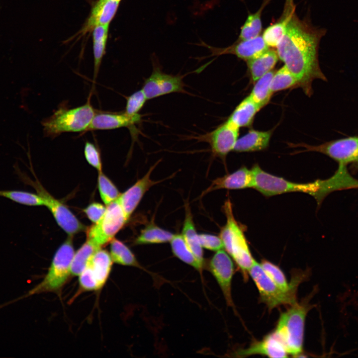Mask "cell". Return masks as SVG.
Returning a JSON list of instances; mask_svg holds the SVG:
<instances>
[{
	"instance_id": "obj_15",
	"label": "cell",
	"mask_w": 358,
	"mask_h": 358,
	"mask_svg": "<svg viewBox=\"0 0 358 358\" xmlns=\"http://www.w3.org/2000/svg\"><path fill=\"white\" fill-rule=\"evenodd\" d=\"M200 45L209 49L211 52L210 56L233 54L246 61L259 56L269 49L263 37L260 35L249 40H237L232 45L225 48L214 47L202 42Z\"/></svg>"
},
{
	"instance_id": "obj_34",
	"label": "cell",
	"mask_w": 358,
	"mask_h": 358,
	"mask_svg": "<svg viewBox=\"0 0 358 358\" xmlns=\"http://www.w3.org/2000/svg\"><path fill=\"white\" fill-rule=\"evenodd\" d=\"M99 249L100 248L87 239L74 254L71 264V275L79 276L85 269L90 257Z\"/></svg>"
},
{
	"instance_id": "obj_35",
	"label": "cell",
	"mask_w": 358,
	"mask_h": 358,
	"mask_svg": "<svg viewBox=\"0 0 358 358\" xmlns=\"http://www.w3.org/2000/svg\"><path fill=\"white\" fill-rule=\"evenodd\" d=\"M294 87H298V81L285 66L274 72L270 83L272 93Z\"/></svg>"
},
{
	"instance_id": "obj_12",
	"label": "cell",
	"mask_w": 358,
	"mask_h": 358,
	"mask_svg": "<svg viewBox=\"0 0 358 358\" xmlns=\"http://www.w3.org/2000/svg\"><path fill=\"white\" fill-rule=\"evenodd\" d=\"M239 133V128L226 120L213 131L194 138L199 142L208 143L212 155L225 163L227 155L233 150Z\"/></svg>"
},
{
	"instance_id": "obj_10",
	"label": "cell",
	"mask_w": 358,
	"mask_h": 358,
	"mask_svg": "<svg viewBox=\"0 0 358 358\" xmlns=\"http://www.w3.org/2000/svg\"><path fill=\"white\" fill-rule=\"evenodd\" d=\"M289 145L291 147H300L305 149L300 152L313 151L325 154L336 161L338 166L354 164L358 159V136H357L334 140L319 145L304 143Z\"/></svg>"
},
{
	"instance_id": "obj_22",
	"label": "cell",
	"mask_w": 358,
	"mask_h": 358,
	"mask_svg": "<svg viewBox=\"0 0 358 358\" xmlns=\"http://www.w3.org/2000/svg\"><path fill=\"white\" fill-rule=\"evenodd\" d=\"M260 264L268 277L283 290L298 287L308 276L306 271L295 270L292 272L291 280L288 282L283 271L278 266L266 260H262Z\"/></svg>"
},
{
	"instance_id": "obj_43",
	"label": "cell",
	"mask_w": 358,
	"mask_h": 358,
	"mask_svg": "<svg viewBox=\"0 0 358 358\" xmlns=\"http://www.w3.org/2000/svg\"></svg>"
},
{
	"instance_id": "obj_25",
	"label": "cell",
	"mask_w": 358,
	"mask_h": 358,
	"mask_svg": "<svg viewBox=\"0 0 358 358\" xmlns=\"http://www.w3.org/2000/svg\"><path fill=\"white\" fill-rule=\"evenodd\" d=\"M184 208L185 217L181 235L195 257L198 262L203 266V254L202 247L200 243L198 234H197L195 227L190 207L188 203H185Z\"/></svg>"
},
{
	"instance_id": "obj_18",
	"label": "cell",
	"mask_w": 358,
	"mask_h": 358,
	"mask_svg": "<svg viewBox=\"0 0 358 358\" xmlns=\"http://www.w3.org/2000/svg\"><path fill=\"white\" fill-rule=\"evenodd\" d=\"M121 1L97 0L93 5L87 20L76 35L83 36L92 31L97 25H109L117 12Z\"/></svg>"
},
{
	"instance_id": "obj_38",
	"label": "cell",
	"mask_w": 358,
	"mask_h": 358,
	"mask_svg": "<svg viewBox=\"0 0 358 358\" xmlns=\"http://www.w3.org/2000/svg\"><path fill=\"white\" fill-rule=\"evenodd\" d=\"M147 100L142 89L133 92L127 98L124 112L132 117L141 116L139 112Z\"/></svg>"
},
{
	"instance_id": "obj_21",
	"label": "cell",
	"mask_w": 358,
	"mask_h": 358,
	"mask_svg": "<svg viewBox=\"0 0 358 358\" xmlns=\"http://www.w3.org/2000/svg\"><path fill=\"white\" fill-rule=\"evenodd\" d=\"M141 116L132 117L125 112L120 113H95L85 132L97 130H110L122 127L131 129L140 122Z\"/></svg>"
},
{
	"instance_id": "obj_41",
	"label": "cell",
	"mask_w": 358,
	"mask_h": 358,
	"mask_svg": "<svg viewBox=\"0 0 358 358\" xmlns=\"http://www.w3.org/2000/svg\"><path fill=\"white\" fill-rule=\"evenodd\" d=\"M106 207L98 202H92L90 204L84 212L87 217L94 224L98 223L104 215Z\"/></svg>"
},
{
	"instance_id": "obj_42",
	"label": "cell",
	"mask_w": 358,
	"mask_h": 358,
	"mask_svg": "<svg viewBox=\"0 0 358 358\" xmlns=\"http://www.w3.org/2000/svg\"><path fill=\"white\" fill-rule=\"evenodd\" d=\"M353 165V166L354 167V168L358 169V159L357 161Z\"/></svg>"
},
{
	"instance_id": "obj_17",
	"label": "cell",
	"mask_w": 358,
	"mask_h": 358,
	"mask_svg": "<svg viewBox=\"0 0 358 358\" xmlns=\"http://www.w3.org/2000/svg\"><path fill=\"white\" fill-rule=\"evenodd\" d=\"M318 190L313 197L320 205L325 197L332 192L358 188V180L349 173L347 166H338L337 170L330 178L317 179Z\"/></svg>"
},
{
	"instance_id": "obj_23",
	"label": "cell",
	"mask_w": 358,
	"mask_h": 358,
	"mask_svg": "<svg viewBox=\"0 0 358 358\" xmlns=\"http://www.w3.org/2000/svg\"><path fill=\"white\" fill-rule=\"evenodd\" d=\"M293 0H286L282 14L279 20L267 28L263 34V38L269 46L276 47L283 37L292 14L295 12Z\"/></svg>"
},
{
	"instance_id": "obj_31",
	"label": "cell",
	"mask_w": 358,
	"mask_h": 358,
	"mask_svg": "<svg viewBox=\"0 0 358 358\" xmlns=\"http://www.w3.org/2000/svg\"><path fill=\"white\" fill-rule=\"evenodd\" d=\"M269 0H265L255 13H250L241 27L238 40H246L259 36L262 29L261 15Z\"/></svg>"
},
{
	"instance_id": "obj_8",
	"label": "cell",
	"mask_w": 358,
	"mask_h": 358,
	"mask_svg": "<svg viewBox=\"0 0 358 358\" xmlns=\"http://www.w3.org/2000/svg\"><path fill=\"white\" fill-rule=\"evenodd\" d=\"M251 171L253 188L266 197L294 192L306 193L313 196L318 190L316 180L308 183L290 181L265 172L258 164L254 165Z\"/></svg>"
},
{
	"instance_id": "obj_16",
	"label": "cell",
	"mask_w": 358,
	"mask_h": 358,
	"mask_svg": "<svg viewBox=\"0 0 358 358\" xmlns=\"http://www.w3.org/2000/svg\"><path fill=\"white\" fill-rule=\"evenodd\" d=\"M160 160L152 166L146 174L139 179L133 185L118 197V200L124 210L126 217L129 219L136 209L145 193L153 186L167 179L153 180L151 174Z\"/></svg>"
},
{
	"instance_id": "obj_36",
	"label": "cell",
	"mask_w": 358,
	"mask_h": 358,
	"mask_svg": "<svg viewBox=\"0 0 358 358\" xmlns=\"http://www.w3.org/2000/svg\"><path fill=\"white\" fill-rule=\"evenodd\" d=\"M0 196L16 203L28 206L44 205V201L38 194L22 190H0Z\"/></svg>"
},
{
	"instance_id": "obj_4",
	"label": "cell",
	"mask_w": 358,
	"mask_h": 358,
	"mask_svg": "<svg viewBox=\"0 0 358 358\" xmlns=\"http://www.w3.org/2000/svg\"><path fill=\"white\" fill-rule=\"evenodd\" d=\"M90 97L91 94L85 104L77 107H60L43 120L42 125L45 135L55 138L66 132H85L96 113Z\"/></svg>"
},
{
	"instance_id": "obj_7",
	"label": "cell",
	"mask_w": 358,
	"mask_h": 358,
	"mask_svg": "<svg viewBox=\"0 0 358 358\" xmlns=\"http://www.w3.org/2000/svg\"><path fill=\"white\" fill-rule=\"evenodd\" d=\"M249 275L258 289L259 302L265 304L269 310L281 305H292L297 302L298 287L288 290L281 289L268 277L256 260L249 270Z\"/></svg>"
},
{
	"instance_id": "obj_9",
	"label": "cell",
	"mask_w": 358,
	"mask_h": 358,
	"mask_svg": "<svg viewBox=\"0 0 358 358\" xmlns=\"http://www.w3.org/2000/svg\"><path fill=\"white\" fill-rule=\"evenodd\" d=\"M128 220L117 199L106 205L105 212L100 220L88 228L87 240L101 248L114 238Z\"/></svg>"
},
{
	"instance_id": "obj_2",
	"label": "cell",
	"mask_w": 358,
	"mask_h": 358,
	"mask_svg": "<svg viewBox=\"0 0 358 358\" xmlns=\"http://www.w3.org/2000/svg\"><path fill=\"white\" fill-rule=\"evenodd\" d=\"M232 207L229 199L222 206L226 222L220 230L219 237L226 252L236 263L244 280L247 281L249 270L255 260L249 249L243 226L235 219Z\"/></svg>"
},
{
	"instance_id": "obj_37",
	"label": "cell",
	"mask_w": 358,
	"mask_h": 358,
	"mask_svg": "<svg viewBox=\"0 0 358 358\" xmlns=\"http://www.w3.org/2000/svg\"><path fill=\"white\" fill-rule=\"evenodd\" d=\"M97 184L101 199L106 205L118 199L121 194L116 186L102 172H98Z\"/></svg>"
},
{
	"instance_id": "obj_11",
	"label": "cell",
	"mask_w": 358,
	"mask_h": 358,
	"mask_svg": "<svg viewBox=\"0 0 358 358\" xmlns=\"http://www.w3.org/2000/svg\"><path fill=\"white\" fill-rule=\"evenodd\" d=\"M112 263L107 251L101 248L96 250L79 275L81 288L86 291H92L102 287L108 279Z\"/></svg>"
},
{
	"instance_id": "obj_13",
	"label": "cell",
	"mask_w": 358,
	"mask_h": 358,
	"mask_svg": "<svg viewBox=\"0 0 358 358\" xmlns=\"http://www.w3.org/2000/svg\"><path fill=\"white\" fill-rule=\"evenodd\" d=\"M183 77L166 74L155 66L141 89L148 100L174 92H186Z\"/></svg>"
},
{
	"instance_id": "obj_27",
	"label": "cell",
	"mask_w": 358,
	"mask_h": 358,
	"mask_svg": "<svg viewBox=\"0 0 358 358\" xmlns=\"http://www.w3.org/2000/svg\"><path fill=\"white\" fill-rule=\"evenodd\" d=\"M260 109L248 95L236 107L227 120L238 128L250 126Z\"/></svg>"
},
{
	"instance_id": "obj_1",
	"label": "cell",
	"mask_w": 358,
	"mask_h": 358,
	"mask_svg": "<svg viewBox=\"0 0 358 358\" xmlns=\"http://www.w3.org/2000/svg\"><path fill=\"white\" fill-rule=\"evenodd\" d=\"M295 12L276 47V52L278 58L297 79L298 87L310 96L314 80L327 81L318 60L319 45L326 30L314 27L306 20H301Z\"/></svg>"
},
{
	"instance_id": "obj_26",
	"label": "cell",
	"mask_w": 358,
	"mask_h": 358,
	"mask_svg": "<svg viewBox=\"0 0 358 358\" xmlns=\"http://www.w3.org/2000/svg\"><path fill=\"white\" fill-rule=\"evenodd\" d=\"M278 60L277 52L268 49L259 56L246 61L252 81L255 83L271 71Z\"/></svg>"
},
{
	"instance_id": "obj_3",
	"label": "cell",
	"mask_w": 358,
	"mask_h": 358,
	"mask_svg": "<svg viewBox=\"0 0 358 358\" xmlns=\"http://www.w3.org/2000/svg\"><path fill=\"white\" fill-rule=\"evenodd\" d=\"M309 298L297 302L282 312L273 331L288 354L294 357H299L303 352L305 319L312 308Z\"/></svg>"
},
{
	"instance_id": "obj_29",
	"label": "cell",
	"mask_w": 358,
	"mask_h": 358,
	"mask_svg": "<svg viewBox=\"0 0 358 358\" xmlns=\"http://www.w3.org/2000/svg\"><path fill=\"white\" fill-rule=\"evenodd\" d=\"M174 234L160 228L153 222L148 224L135 239L134 244L145 245L170 242Z\"/></svg>"
},
{
	"instance_id": "obj_30",
	"label": "cell",
	"mask_w": 358,
	"mask_h": 358,
	"mask_svg": "<svg viewBox=\"0 0 358 358\" xmlns=\"http://www.w3.org/2000/svg\"><path fill=\"white\" fill-rule=\"evenodd\" d=\"M274 72L271 70L258 80L249 95L260 109L268 103L272 94L270 83Z\"/></svg>"
},
{
	"instance_id": "obj_20",
	"label": "cell",
	"mask_w": 358,
	"mask_h": 358,
	"mask_svg": "<svg viewBox=\"0 0 358 358\" xmlns=\"http://www.w3.org/2000/svg\"><path fill=\"white\" fill-rule=\"evenodd\" d=\"M253 175L251 169L242 166L235 172L214 179L204 190L200 197L211 191L220 189H240L252 187Z\"/></svg>"
},
{
	"instance_id": "obj_39",
	"label": "cell",
	"mask_w": 358,
	"mask_h": 358,
	"mask_svg": "<svg viewBox=\"0 0 358 358\" xmlns=\"http://www.w3.org/2000/svg\"><path fill=\"white\" fill-rule=\"evenodd\" d=\"M84 155L88 163L98 172H102L100 154L94 144L87 141L84 147Z\"/></svg>"
},
{
	"instance_id": "obj_24",
	"label": "cell",
	"mask_w": 358,
	"mask_h": 358,
	"mask_svg": "<svg viewBox=\"0 0 358 358\" xmlns=\"http://www.w3.org/2000/svg\"><path fill=\"white\" fill-rule=\"evenodd\" d=\"M272 131L250 129L237 139L233 150L236 152H252L266 149L269 143Z\"/></svg>"
},
{
	"instance_id": "obj_32",
	"label": "cell",
	"mask_w": 358,
	"mask_h": 358,
	"mask_svg": "<svg viewBox=\"0 0 358 358\" xmlns=\"http://www.w3.org/2000/svg\"><path fill=\"white\" fill-rule=\"evenodd\" d=\"M110 251L113 262L123 266L140 267L134 254L120 240L113 238L111 241Z\"/></svg>"
},
{
	"instance_id": "obj_28",
	"label": "cell",
	"mask_w": 358,
	"mask_h": 358,
	"mask_svg": "<svg viewBox=\"0 0 358 358\" xmlns=\"http://www.w3.org/2000/svg\"><path fill=\"white\" fill-rule=\"evenodd\" d=\"M109 25H100L92 30L93 53L94 60L93 79L95 80L105 53Z\"/></svg>"
},
{
	"instance_id": "obj_33",
	"label": "cell",
	"mask_w": 358,
	"mask_h": 358,
	"mask_svg": "<svg viewBox=\"0 0 358 358\" xmlns=\"http://www.w3.org/2000/svg\"><path fill=\"white\" fill-rule=\"evenodd\" d=\"M173 253L177 258L184 263L201 270L202 266L186 243L181 234H174L170 241Z\"/></svg>"
},
{
	"instance_id": "obj_40",
	"label": "cell",
	"mask_w": 358,
	"mask_h": 358,
	"mask_svg": "<svg viewBox=\"0 0 358 358\" xmlns=\"http://www.w3.org/2000/svg\"><path fill=\"white\" fill-rule=\"evenodd\" d=\"M200 243L202 247L213 251L224 248L223 242L219 236L207 233L198 234Z\"/></svg>"
},
{
	"instance_id": "obj_14",
	"label": "cell",
	"mask_w": 358,
	"mask_h": 358,
	"mask_svg": "<svg viewBox=\"0 0 358 358\" xmlns=\"http://www.w3.org/2000/svg\"><path fill=\"white\" fill-rule=\"evenodd\" d=\"M211 273L219 284L227 305L234 307L231 294V283L234 266L229 254L220 250L213 255L209 263Z\"/></svg>"
},
{
	"instance_id": "obj_6",
	"label": "cell",
	"mask_w": 358,
	"mask_h": 358,
	"mask_svg": "<svg viewBox=\"0 0 358 358\" xmlns=\"http://www.w3.org/2000/svg\"><path fill=\"white\" fill-rule=\"evenodd\" d=\"M19 179L23 183L32 186L44 201L45 206L52 213L58 225L70 236L86 230V227L82 223L71 210L62 202L51 195L36 179L33 181L18 167H14Z\"/></svg>"
},
{
	"instance_id": "obj_19",
	"label": "cell",
	"mask_w": 358,
	"mask_h": 358,
	"mask_svg": "<svg viewBox=\"0 0 358 358\" xmlns=\"http://www.w3.org/2000/svg\"><path fill=\"white\" fill-rule=\"evenodd\" d=\"M233 354L237 357L260 355L269 358H286L288 355L273 331L265 336L262 340L254 341L248 348L239 349Z\"/></svg>"
},
{
	"instance_id": "obj_5",
	"label": "cell",
	"mask_w": 358,
	"mask_h": 358,
	"mask_svg": "<svg viewBox=\"0 0 358 358\" xmlns=\"http://www.w3.org/2000/svg\"><path fill=\"white\" fill-rule=\"evenodd\" d=\"M73 236H69L56 251L43 280L29 291L27 296L59 291L71 275L72 261L75 254Z\"/></svg>"
}]
</instances>
